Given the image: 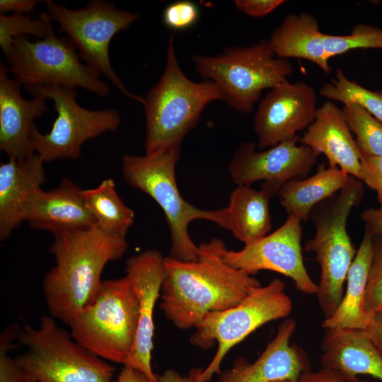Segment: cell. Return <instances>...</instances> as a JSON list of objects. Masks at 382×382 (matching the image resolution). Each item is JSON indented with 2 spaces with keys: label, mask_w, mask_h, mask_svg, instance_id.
<instances>
[{
  "label": "cell",
  "mask_w": 382,
  "mask_h": 382,
  "mask_svg": "<svg viewBox=\"0 0 382 382\" xmlns=\"http://www.w3.org/2000/svg\"><path fill=\"white\" fill-rule=\"evenodd\" d=\"M24 88L33 97L50 99L57 114L49 132L41 133L35 125L31 131L34 151L44 163L78 158L86 141L115 132L120 125V115L114 108L91 110L80 105L76 88L50 85Z\"/></svg>",
  "instance_id": "cell-12"
},
{
  "label": "cell",
  "mask_w": 382,
  "mask_h": 382,
  "mask_svg": "<svg viewBox=\"0 0 382 382\" xmlns=\"http://www.w3.org/2000/svg\"><path fill=\"white\" fill-rule=\"evenodd\" d=\"M364 308L369 316L382 309V237L374 236V252L367 281Z\"/></svg>",
  "instance_id": "cell-32"
},
{
  "label": "cell",
  "mask_w": 382,
  "mask_h": 382,
  "mask_svg": "<svg viewBox=\"0 0 382 382\" xmlns=\"http://www.w3.org/2000/svg\"><path fill=\"white\" fill-rule=\"evenodd\" d=\"M180 146H173L154 154H124L122 172L125 180L153 198L162 209L171 238L170 257L181 261H195L199 248L188 232V225L204 219L228 231L231 221L227 208L199 209L180 195L175 180V166Z\"/></svg>",
  "instance_id": "cell-3"
},
{
  "label": "cell",
  "mask_w": 382,
  "mask_h": 382,
  "mask_svg": "<svg viewBox=\"0 0 382 382\" xmlns=\"http://www.w3.org/2000/svg\"><path fill=\"white\" fill-rule=\"evenodd\" d=\"M341 109L361 153L382 156V122L352 102L343 104Z\"/></svg>",
  "instance_id": "cell-29"
},
{
  "label": "cell",
  "mask_w": 382,
  "mask_h": 382,
  "mask_svg": "<svg viewBox=\"0 0 382 382\" xmlns=\"http://www.w3.org/2000/svg\"><path fill=\"white\" fill-rule=\"evenodd\" d=\"M296 327L294 320H284L273 340L255 361L238 359L231 369L219 374L216 382H296L302 374L311 371V363L301 347L290 343Z\"/></svg>",
  "instance_id": "cell-17"
},
{
  "label": "cell",
  "mask_w": 382,
  "mask_h": 382,
  "mask_svg": "<svg viewBox=\"0 0 382 382\" xmlns=\"http://www.w3.org/2000/svg\"><path fill=\"white\" fill-rule=\"evenodd\" d=\"M54 236L50 253L55 265L43 279L42 291L51 316L69 325L95 300L103 269L123 257L128 243L96 226Z\"/></svg>",
  "instance_id": "cell-2"
},
{
  "label": "cell",
  "mask_w": 382,
  "mask_h": 382,
  "mask_svg": "<svg viewBox=\"0 0 382 382\" xmlns=\"http://www.w3.org/2000/svg\"><path fill=\"white\" fill-rule=\"evenodd\" d=\"M8 66L0 64V150L9 158L23 160L35 154L30 134L34 120L44 115L46 99H25L21 85L8 76Z\"/></svg>",
  "instance_id": "cell-18"
},
{
  "label": "cell",
  "mask_w": 382,
  "mask_h": 382,
  "mask_svg": "<svg viewBox=\"0 0 382 382\" xmlns=\"http://www.w3.org/2000/svg\"><path fill=\"white\" fill-rule=\"evenodd\" d=\"M24 382H38V381H35V380H33V379H32V378H30L29 379L26 380V381H24Z\"/></svg>",
  "instance_id": "cell-44"
},
{
  "label": "cell",
  "mask_w": 382,
  "mask_h": 382,
  "mask_svg": "<svg viewBox=\"0 0 382 382\" xmlns=\"http://www.w3.org/2000/svg\"><path fill=\"white\" fill-rule=\"evenodd\" d=\"M319 93L329 100L357 103L382 122V91H371L348 79L340 69L331 82L321 86Z\"/></svg>",
  "instance_id": "cell-28"
},
{
  "label": "cell",
  "mask_w": 382,
  "mask_h": 382,
  "mask_svg": "<svg viewBox=\"0 0 382 382\" xmlns=\"http://www.w3.org/2000/svg\"><path fill=\"white\" fill-rule=\"evenodd\" d=\"M195 68L204 80L214 82L228 107L250 112L265 88H273L294 72L292 64L277 57L267 39L246 47L224 49L216 56L195 54Z\"/></svg>",
  "instance_id": "cell-6"
},
{
  "label": "cell",
  "mask_w": 382,
  "mask_h": 382,
  "mask_svg": "<svg viewBox=\"0 0 382 382\" xmlns=\"http://www.w3.org/2000/svg\"><path fill=\"white\" fill-rule=\"evenodd\" d=\"M117 382H152L142 372L129 367L124 366L120 371Z\"/></svg>",
  "instance_id": "cell-42"
},
{
  "label": "cell",
  "mask_w": 382,
  "mask_h": 382,
  "mask_svg": "<svg viewBox=\"0 0 382 382\" xmlns=\"http://www.w3.org/2000/svg\"><path fill=\"white\" fill-rule=\"evenodd\" d=\"M82 190L67 178H62L54 189L39 188L26 204L24 221L32 228L49 231L54 235L83 231L96 226L86 207Z\"/></svg>",
  "instance_id": "cell-19"
},
{
  "label": "cell",
  "mask_w": 382,
  "mask_h": 382,
  "mask_svg": "<svg viewBox=\"0 0 382 382\" xmlns=\"http://www.w3.org/2000/svg\"><path fill=\"white\" fill-rule=\"evenodd\" d=\"M349 176L337 167L326 168L321 164L312 176L288 181L277 196L288 215L307 221L313 207L340 192Z\"/></svg>",
  "instance_id": "cell-25"
},
{
  "label": "cell",
  "mask_w": 382,
  "mask_h": 382,
  "mask_svg": "<svg viewBox=\"0 0 382 382\" xmlns=\"http://www.w3.org/2000/svg\"><path fill=\"white\" fill-rule=\"evenodd\" d=\"M299 141L318 156L323 154L328 166L337 167L361 180V151L342 109L331 100L318 108L313 121Z\"/></svg>",
  "instance_id": "cell-20"
},
{
  "label": "cell",
  "mask_w": 382,
  "mask_h": 382,
  "mask_svg": "<svg viewBox=\"0 0 382 382\" xmlns=\"http://www.w3.org/2000/svg\"><path fill=\"white\" fill-rule=\"evenodd\" d=\"M9 73L24 87L59 86L81 88L100 97L110 93L108 83L81 61L74 46L54 33L35 41L19 37L4 55Z\"/></svg>",
  "instance_id": "cell-11"
},
{
  "label": "cell",
  "mask_w": 382,
  "mask_h": 382,
  "mask_svg": "<svg viewBox=\"0 0 382 382\" xmlns=\"http://www.w3.org/2000/svg\"><path fill=\"white\" fill-rule=\"evenodd\" d=\"M296 382H371L358 378L349 379L338 373L322 368L317 371H308L301 375Z\"/></svg>",
  "instance_id": "cell-37"
},
{
  "label": "cell",
  "mask_w": 382,
  "mask_h": 382,
  "mask_svg": "<svg viewBox=\"0 0 382 382\" xmlns=\"http://www.w3.org/2000/svg\"><path fill=\"white\" fill-rule=\"evenodd\" d=\"M284 0H236L233 4L240 11L255 18L264 17L272 12Z\"/></svg>",
  "instance_id": "cell-36"
},
{
  "label": "cell",
  "mask_w": 382,
  "mask_h": 382,
  "mask_svg": "<svg viewBox=\"0 0 382 382\" xmlns=\"http://www.w3.org/2000/svg\"><path fill=\"white\" fill-rule=\"evenodd\" d=\"M45 181L44 162L35 154L0 165V240L5 241L24 221L26 204Z\"/></svg>",
  "instance_id": "cell-22"
},
{
  "label": "cell",
  "mask_w": 382,
  "mask_h": 382,
  "mask_svg": "<svg viewBox=\"0 0 382 382\" xmlns=\"http://www.w3.org/2000/svg\"><path fill=\"white\" fill-rule=\"evenodd\" d=\"M41 2L37 0H1L0 13L6 14H28L34 11L36 6Z\"/></svg>",
  "instance_id": "cell-38"
},
{
  "label": "cell",
  "mask_w": 382,
  "mask_h": 382,
  "mask_svg": "<svg viewBox=\"0 0 382 382\" xmlns=\"http://www.w3.org/2000/svg\"><path fill=\"white\" fill-rule=\"evenodd\" d=\"M364 193L362 181L350 175L340 192L318 204L309 214L316 232L305 250L316 255L320 268L316 295L325 318L335 313L344 295V284L357 253L347 232V220Z\"/></svg>",
  "instance_id": "cell-5"
},
{
  "label": "cell",
  "mask_w": 382,
  "mask_h": 382,
  "mask_svg": "<svg viewBox=\"0 0 382 382\" xmlns=\"http://www.w3.org/2000/svg\"><path fill=\"white\" fill-rule=\"evenodd\" d=\"M360 217L365 223V228L374 236L382 237V207L368 208L361 212Z\"/></svg>",
  "instance_id": "cell-39"
},
{
  "label": "cell",
  "mask_w": 382,
  "mask_h": 382,
  "mask_svg": "<svg viewBox=\"0 0 382 382\" xmlns=\"http://www.w3.org/2000/svg\"><path fill=\"white\" fill-rule=\"evenodd\" d=\"M292 307L284 283L274 279L254 289L239 304L208 313L195 326L190 342L203 349L216 342L217 349L205 369H197L198 381L207 382L214 374H220L221 363L229 350L262 325L288 316Z\"/></svg>",
  "instance_id": "cell-9"
},
{
  "label": "cell",
  "mask_w": 382,
  "mask_h": 382,
  "mask_svg": "<svg viewBox=\"0 0 382 382\" xmlns=\"http://www.w3.org/2000/svg\"><path fill=\"white\" fill-rule=\"evenodd\" d=\"M374 252V236L365 228L363 239L349 269L342 299L322 327L328 329L364 330L369 316L365 311V294Z\"/></svg>",
  "instance_id": "cell-24"
},
{
  "label": "cell",
  "mask_w": 382,
  "mask_h": 382,
  "mask_svg": "<svg viewBox=\"0 0 382 382\" xmlns=\"http://www.w3.org/2000/svg\"><path fill=\"white\" fill-rule=\"evenodd\" d=\"M302 226L296 216L289 215L277 230L262 238L244 245L241 250H221L224 262L251 275L270 270L290 278L303 294H317L318 284L309 276L301 252Z\"/></svg>",
  "instance_id": "cell-13"
},
{
  "label": "cell",
  "mask_w": 382,
  "mask_h": 382,
  "mask_svg": "<svg viewBox=\"0 0 382 382\" xmlns=\"http://www.w3.org/2000/svg\"><path fill=\"white\" fill-rule=\"evenodd\" d=\"M267 40L278 58L303 59L313 62L326 74L332 70L324 49L323 33L311 13L286 15Z\"/></svg>",
  "instance_id": "cell-23"
},
{
  "label": "cell",
  "mask_w": 382,
  "mask_h": 382,
  "mask_svg": "<svg viewBox=\"0 0 382 382\" xmlns=\"http://www.w3.org/2000/svg\"><path fill=\"white\" fill-rule=\"evenodd\" d=\"M369 316V322L364 330L382 353V309Z\"/></svg>",
  "instance_id": "cell-40"
},
{
  "label": "cell",
  "mask_w": 382,
  "mask_h": 382,
  "mask_svg": "<svg viewBox=\"0 0 382 382\" xmlns=\"http://www.w3.org/2000/svg\"><path fill=\"white\" fill-rule=\"evenodd\" d=\"M54 33L47 13L37 18L27 14L0 13V47L3 54L10 50L12 42L19 37L33 35L43 39Z\"/></svg>",
  "instance_id": "cell-30"
},
{
  "label": "cell",
  "mask_w": 382,
  "mask_h": 382,
  "mask_svg": "<svg viewBox=\"0 0 382 382\" xmlns=\"http://www.w3.org/2000/svg\"><path fill=\"white\" fill-rule=\"evenodd\" d=\"M273 195L265 188L238 185L232 191L226 207L231 231L244 245L253 243L269 234L272 228L270 200Z\"/></svg>",
  "instance_id": "cell-26"
},
{
  "label": "cell",
  "mask_w": 382,
  "mask_h": 382,
  "mask_svg": "<svg viewBox=\"0 0 382 382\" xmlns=\"http://www.w3.org/2000/svg\"><path fill=\"white\" fill-rule=\"evenodd\" d=\"M164 258L158 250L150 249L128 258L125 267L138 300L139 323L133 349L124 366L142 372L152 382H158L151 367L153 316L165 277Z\"/></svg>",
  "instance_id": "cell-16"
},
{
  "label": "cell",
  "mask_w": 382,
  "mask_h": 382,
  "mask_svg": "<svg viewBox=\"0 0 382 382\" xmlns=\"http://www.w3.org/2000/svg\"><path fill=\"white\" fill-rule=\"evenodd\" d=\"M199 16L197 4L191 1H177L168 4L163 10V24L170 29L183 30L193 26Z\"/></svg>",
  "instance_id": "cell-34"
},
{
  "label": "cell",
  "mask_w": 382,
  "mask_h": 382,
  "mask_svg": "<svg viewBox=\"0 0 382 382\" xmlns=\"http://www.w3.org/2000/svg\"><path fill=\"white\" fill-rule=\"evenodd\" d=\"M45 4L50 20L59 25L83 62L126 97L143 105L144 98L130 92L112 66L109 52L112 38L138 21L141 15L117 8L105 0H92L76 9L51 0Z\"/></svg>",
  "instance_id": "cell-10"
},
{
  "label": "cell",
  "mask_w": 382,
  "mask_h": 382,
  "mask_svg": "<svg viewBox=\"0 0 382 382\" xmlns=\"http://www.w3.org/2000/svg\"><path fill=\"white\" fill-rule=\"evenodd\" d=\"M323 45L328 60L354 49H382V29L371 25L357 23L348 35L323 33Z\"/></svg>",
  "instance_id": "cell-31"
},
{
  "label": "cell",
  "mask_w": 382,
  "mask_h": 382,
  "mask_svg": "<svg viewBox=\"0 0 382 382\" xmlns=\"http://www.w3.org/2000/svg\"><path fill=\"white\" fill-rule=\"evenodd\" d=\"M82 195L98 228L109 234L126 236L134 222V212L119 197L113 179H105L96 187L83 190Z\"/></svg>",
  "instance_id": "cell-27"
},
{
  "label": "cell",
  "mask_w": 382,
  "mask_h": 382,
  "mask_svg": "<svg viewBox=\"0 0 382 382\" xmlns=\"http://www.w3.org/2000/svg\"><path fill=\"white\" fill-rule=\"evenodd\" d=\"M317 96L304 81L286 80L273 88L260 101L254 118L256 147L265 149L297 137L307 129L317 110Z\"/></svg>",
  "instance_id": "cell-15"
},
{
  "label": "cell",
  "mask_w": 382,
  "mask_h": 382,
  "mask_svg": "<svg viewBox=\"0 0 382 382\" xmlns=\"http://www.w3.org/2000/svg\"><path fill=\"white\" fill-rule=\"evenodd\" d=\"M174 37L175 33L169 37L163 72L144 98L145 154L180 146L197 125L205 106L214 100H224L212 81L195 82L184 74L176 57Z\"/></svg>",
  "instance_id": "cell-4"
},
{
  "label": "cell",
  "mask_w": 382,
  "mask_h": 382,
  "mask_svg": "<svg viewBox=\"0 0 382 382\" xmlns=\"http://www.w3.org/2000/svg\"><path fill=\"white\" fill-rule=\"evenodd\" d=\"M17 340L27 350L16 361L38 382H112L114 369L58 326L41 317L39 326L21 328Z\"/></svg>",
  "instance_id": "cell-8"
},
{
  "label": "cell",
  "mask_w": 382,
  "mask_h": 382,
  "mask_svg": "<svg viewBox=\"0 0 382 382\" xmlns=\"http://www.w3.org/2000/svg\"><path fill=\"white\" fill-rule=\"evenodd\" d=\"M361 179L369 187L376 191L382 207V156H372L361 153Z\"/></svg>",
  "instance_id": "cell-35"
},
{
  "label": "cell",
  "mask_w": 382,
  "mask_h": 382,
  "mask_svg": "<svg viewBox=\"0 0 382 382\" xmlns=\"http://www.w3.org/2000/svg\"><path fill=\"white\" fill-rule=\"evenodd\" d=\"M21 328L16 325L7 327L0 336V382H24L30 377L13 359L8 352L13 348V341L18 339Z\"/></svg>",
  "instance_id": "cell-33"
},
{
  "label": "cell",
  "mask_w": 382,
  "mask_h": 382,
  "mask_svg": "<svg viewBox=\"0 0 382 382\" xmlns=\"http://www.w3.org/2000/svg\"><path fill=\"white\" fill-rule=\"evenodd\" d=\"M224 245L221 240L213 238L199 245L197 260L164 258L160 308L178 328H195L208 313L239 304L261 286L253 275L224 262Z\"/></svg>",
  "instance_id": "cell-1"
},
{
  "label": "cell",
  "mask_w": 382,
  "mask_h": 382,
  "mask_svg": "<svg viewBox=\"0 0 382 382\" xmlns=\"http://www.w3.org/2000/svg\"><path fill=\"white\" fill-rule=\"evenodd\" d=\"M320 363L349 379L369 375L382 381V353L364 330H326Z\"/></svg>",
  "instance_id": "cell-21"
},
{
  "label": "cell",
  "mask_w": 382,
  "mask_h": 382,
  "mask_svg": "<svg viewBox=\"0 0 382 382\" xmlns=\"http://www.w3.org/2000/svg\"><path fill=\"white\" fill-rule=\"evenodd\" d=\"M299 140L297 136L260 151L254 142L241 144L228 166L231 180L236 186L262 181L260 187L277 195L288 181L304 178L317 162L318 156L308 146L297 145Z\"/></svg>",
  "instance_id": "cell-14"
},
{
  "label": "cell",
  "mask_w": 382,
  "mask_h": 382,
  "mask_svg": "<svg viewBox=\"0 0 382 382\" xmlns=\"http://www.w3.org/2000/svg\"><path fill=\"white\" fill-rule=\"evenodd\" d=\"M272 382H293L290 380H277V381H272Z\"/></svg>",
  "instance_id": "cell-43"
},
{
  "label": "cell",
  "mask_w": 382,
  "mask_h": 382,
  "mask_svg": "<svg viewBox=\"0 0 382 382\" xmlns=\"http://www.w3.org/2000/svg\"><path fill=\"white\" fill-rule=\"evenodd\" d=\"M138 300L125 275L102 282L95 300L69 324L72 337L103 359L125 365L134 347Z\"/></svg>",
  "instance_id": "cell-7"
},
{
  "label": "cell",
  "mask_w": 382,
  "mask_h": 382,
  "mask_svg": "<svg viewBox=\"0 0 382 382\" xmlns=\"http://www.w3.org/2000/svg\"><path fill=\"white\" fill-rule=\"evenodd\" d=\"M158 382H199L197 376V369H192L187 376H182L174 369H169L162 374L157 375Z\"/></svg>",
  "instance_id": "cell-41"
}]
</instances>
